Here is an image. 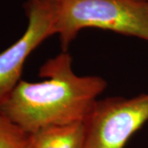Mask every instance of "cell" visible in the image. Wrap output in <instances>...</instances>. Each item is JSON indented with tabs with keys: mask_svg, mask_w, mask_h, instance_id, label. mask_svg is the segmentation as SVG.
<instances>
[{
	"mask_svg": "<svg viewBox=\"0 0 148 148\" xmlns=\"http://www.w3.org/2000/svg\"><path fill=\"white\" fill-rule=\"evenodd\" d=\"M71 55L62 52L40 67V82L21 80L0 105V113L26 132L84 122L107 82L98 76H78Z\"/></svg>",
	"mask_w": 148,
	"mask_h": 148,
	"instance_id": "6da1fadb",
	"label": "cell"
},
{
	"mask_svg": "<svg viewBox=\"0 0 148 148\" xmlns=\"http://www.w3.org/2000/svg\"><path fill=\"white\" fill-rule=\"evenodd\" d=\"M55 35L61 49L85 28H98L148 41V2L141 0H53Z\"/></svg>",
	"mask_w": 148,
	"mask_h": 148,
	"instance_id": "7a4b0ae2",
	"label": "cell"
},
{
	"mask_svg": "<svg viewBox=\"0 0 148 148\" xmlns=\"http://www.w3.org/2000/svg\"><path fill=\"white\" fill-rule=\"evenodd\" d=\"M148 122V93L97 100L84 121L83 148H124Z\"/></svg>",
	"mask_w": 148,
	"mask_h": 148,
	"instance_id": "3957f363",
	"label": "cell"
},
{
	"mask_svg": "<svg viewBox=\"0 0 148 148\" xmlns=\"http://www.w3.org/2000/svg\"><path fill=\"white\" fill-rule=\"evenodd\" d=\"M26 31L16 42L0 53V105L21 82L29 55L49 37L55 35L53 0H25Z\"/></svg>",
	"mask_w": 148,
	"mask_h": 148,
	"instance_id": "277c9868",
	"label": "cell"
},
{
	"mask_svg": "<svg viewBox=\"0 0 148 148\" xmlns=\"http://www.w3.org/2000/svg\"><path fill=\"white\" fill-rule=\"evenodd\" d=\"M84 122L44 127L32 134L31 148H83Z\"/></svg>",
	"mask_w": 148,
	"mask_h": 148,
	"instance_id": "5b68a950",
	"label": "cell"
},
{
	"mask_svg": "<svg viewBox=\"0 0 148 148\" xmlns=\"http://www.w3.org/2000/svg\"><path fill=\"white\" fill-rule=\"evenodd\" d=\"M32 134L0 113V148H31Z\"/></svg>",
	"mask_w": 148,
	"mask_h": 148,
	"instance_id": "8992f818",
	"label": "cell"
},
{
	"mask_svg": "<svg viewBox=\"0 0 148 148\" xmlns=\"http://www.w3.org/2000/svg\"><path fill=\"white\" fill-rule=\"evenodd\" d=\"M141 1H145V2H148V0H141Z\"/></svg>",
	"mask_w": 148,
	"mask_h": 148,
	"instance_id": "52a82bcc",
	"label": "cell"
}]
</instances>
